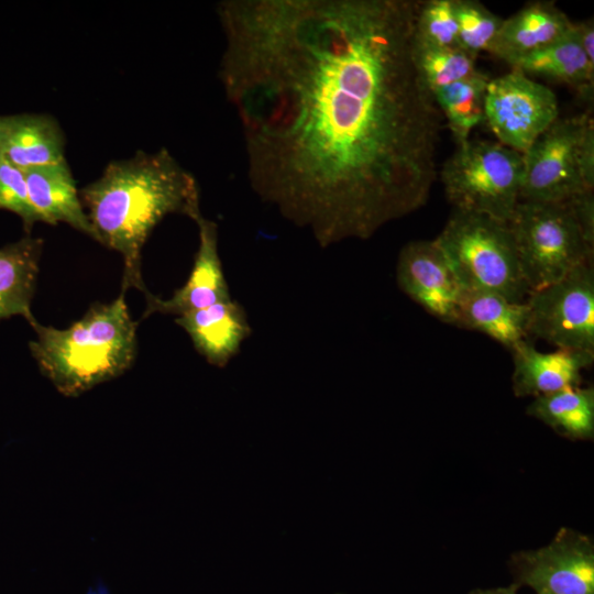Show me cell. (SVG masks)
<instances>
[{
	"label": "cell",
	"instance_id": "obj_1",
	"mask_svg": "<svg viewBox=\"0 0 594 594\" xmlns=\"http://www.w3.org/2000/svg\"><path fill=\"white\" fill-rule=\"evenodd\" d=\"M417 0H223L218 76L253 191L320 246L422 207L442 116L413 58Z\"/></svg>",
	"mask_w": 594,
	"mask_h": 594
},
{
	"label": "cell",
	"instance_id": "obj_2",
	"mask_svg": "<svg viewBox=\"0 0 594 594\" xmlns=\"http://www.w3.org/2000/svg\"><path fill=\"white\" fill-rule=\"evenodd\" d=\"M79 196L96 241L122 255L124 293L131 287L148 293L141 274V254L166 216L177 213L194 221L202 216L196 178L164 147L110 162Z\"/></svg>",
	"mask_w": 594,
	"mask_h": 594
},
{
	"label": "cell",
	"instance_id": "obj_3",
	"mask_svg": "<svg viewBox=\"0 0 594 594\" xmlns=\"http://www.w3.org/2000/svg\"><path fill=\"white\" fill-rule=\"evenodd\" d=\"M125 293L96 304L69 327L59 329L29 321L35 338L29 342L40 371L67 397H77L111 381L133 364L138 351L136 322Z\"/></svg>",
	"mask_w": 594,
	"mask_h": 594
},
{
	"label": "cell",
	"instance_id": "obj_4",
	"mask_svg": "<svg viewBox=\"0 0 594 594\" xmlns=\"http://www.w3.org/2000/svg\"><path fill=\"white\" fill-rule=\"evenodd\" d=\"M464 289L496 293L516 301L529 294L507 222L454 210L435 239Z\"/></svg>",
	"mask_w": 594,
	"mask_h": 594
},
{
	"label": "cell",
	"instance_id": "obj_5",
	"mask_svg": "<svg viewBox=\"0 0 594 594\" xmlns=\"http://www.w3.org/2000/svg\"><path fill=\"white\" fill-rule=\"evenodd\" d=\"M519 201L564 202L594 189V122L558 118L522 154Z\"/></svg>",
	"mask_w": 594,
	"mask_h": 594
},
{
	"label": "cell",
	"instance_id": "obj_6",
	"mask_svg": "<svg viewBox=\"0 0 594 594\" xmlns=\"http://www.w3.org/2000/svg\"><path fill=\"white\" fill-rule=\"evenodd\" d=\"M508 224L529 293L593 263L594 244L586 240L569 201H519Z\"/></svg>",
	"mask_w": 594,
	"mask_h": 594
},
{
	"label": "cell",
	"instance_id": "obj_7",
	"mask_svg": "<svg viewBox=\"0 0 594 594\" xmlns=\"http://www.w3.org/2000/svg\"><path fill=\"white\" fill-rule=\"evenodd\" d=\"M522 154L498 142L468 140L442 165L440 177L454 210L509 222L519 202Z\"/></svg>",
	"mask_w": 594,
	"mask_h": 594
},
{
	"label": "cell",
	"instance_id": "obj_8",
	"mask_svg": "<svg viewBox=\"0 0 594 594\" xmlns=\"http://www.w3.org/2000/svg\"><path fill=\"white\" fill-rule=\"evenodd\" d=\"M528 334L558 349L594 352V271L582 264L528 294Z\"/></svg>",
	"mask_w": 594,
	"mask_h": 594
},
{
	"label": "cell",
	"instance_id": "obj_9",
	"mask_svg": "<svg viewBox=\"0 0 594 594\" xmlns=\"http://www.w3.org/2000/svg\"><path fill=\"white\" fill-rule=\"evenodd\" d=\"M558 118L556 94L525 73L512 69L488 80L485 121L502 145L524 154Z\"/></svg>",
	"mask_w": 594,
	"mask_h": 594
},
{
	"label": "cell",
	"instance_id": "obj_10",
	"mask_svg": "<svg viewBox=\"0 0 594 594\" xmlns=\"http://www.w3.org/2000/svg\"><path fill=\"white\" fill-rule=\"evenodd\" d=\"M510 565L516 584L535 594H594L593 542L570 528H561L547 546L516 552Z\"/></svg>",
	"mask_w": 594,
	"mask_h": 594
},
{
	"label": "cell",
	"instance_id": "obj_11",
	"mask_svg": "<svg viewBox=\"0 0 594 594\" xmlns=\"http://www.w3.org/2000/svg\"><path fill=\"white\" fill-rule=\"evenodd\" d=\"M396 278L400 289L428 314L457 326L464 288L436 240L406 244L398 256Z\"/></svg>",
	"mask_w": 594,
	"mask_h": 594
},
{
	"label": "cell",
	"instance_id": "obj_12",
	"mask_svg": "<svg viewBox=\"0 0 594 594\" xmlns=\"http://www.w3.org/2000/svg\"><path fill=\"white\" fill-rule=\"evenodd\" d=\"M199 245L186 283L167 298L145 294L143 318L152 314L176 315L202 309L231 299L218 249V226L204 216L196 221Z\"/></svg>",
	"mask_w": 594,
	"mask_h": 594
},
{
	"label": "cell",
	"instance_id": "obj_13",
	"mask_svg": "<svg viewBox=\"0 0 594 594\" xmlns=\"http://www.w3.org/2000/svg\"><path fill=\"white\" fill-rule=\"evenodd\" d=\"M513 391L517 397L540 396L580 386L582 371L593 364L594 352L558 349L540 352L526 340L510 351Z\"/></svg>",
	"mask_w": 594,
	"mask_h": 594
},
{
	"label": "cell",
	"instance_id": "obj_14",
	"mask_svg": "<svg viewBox=\"0 0 594 594\" xmlns=\"http://www.w3.org/2000/svg\"><path fill=\"white\" fill-rule=\"evenodd\" d=\"M175 322L189 336L196 351L221 369L252 332L243 307L232 298L178 316Z\"/></svg>",
	"mask_w": 594,
	"mask_h": 594
},
{
	"label": "cell",
	"instance_id": "obj_15",
	"mask_svg": "<svg viewBox=\"0 0 594 594\" xmlns=\"http://www.w3.org/2000/svg\"><path fill=\"white\" fill-rule=\"evenodd\" d=\"M65 134L50 114L0 117V155L22 170L65 161Z\"/></svg>",
	"mask_w": 594,
	"mask_h": 594
},
{
	"label": "cell",
	"instance_id": "obj_16",
	"mask_svg": "<svg viewBox=\"0 0 594 594\" xmlns=\"http://www.w3.org/2000/svg\"><path fill=\"white\" fill-rule=\"evenodd\" d=\"M573 25L553 2H531L503 20L490 53L512 65L566 36Z\"/></svg>",
	"mask_w": 594,
	"mask_h": 594
},
{
	"label": "cell",
	"instance_id": "obj_17",
	"mask_svg": "<svg viewBox=\"0 0 594 594\" xmlns=\"http://www.w3.org/2000/svg\"><path fill=\"white\" fill-rule=\"evenodd\" d=\"M23 172L30 201L41 222L66 223L96 240L66 160Z\"/></svg>",
	"mask_w": 594,
	"mask_h": 594
},
{
	"label": "cell",
	"instance_id": "obj_18",
	"mask_svg": "<svg viewBox=\"0 0 594 594\" xmlns=\"http://www.w3.org/2000/svg\"><path fill=\"white\" fill-rule=\"evenodd\" d=\"M528 319L526 300L516 302L496 293L464 289L457 326L484 333L512 351L525 341Z\"/></svg>",
	"mask_w": 594,
	"mask_h": 594
},
{
	"label": "cell",
	"instance_id": "obj_19",
	"mask_svg": "<svg viewBox=\"0 0 594 594\" xmlns=\"http://www.w3.org/2000/svg\"><path fill=\"white\" fill-rule=\"evenodd\" d=\"M43 241L25 237L0 249V319H35L31 305L35 292Z\"/></svg>",
	"mask_w": 594,
	"mask_h": 594
},
{
	"label": "cell",
	"instance_id": "obj_20",
	"mask_svg": "<svg viewBox=\"0 0 594 594\" xmlns=\"http://www.w3.org/2000/svg\"><path fill=\"white\" fill-rule=\"evenodd\" d=\"M526 75H540L570 85L585 97H592L594 63L580 46L573 30L561 40L528 54L510 65Z\"/></svg>",
	"mask_w": 594,
	"mask_h": 594
},
{
	"label": "cell",
	"instance_id": "obj_21",
	"mask_svg": "<svg viewBox=\"0 0 594 594\" xmlns=\"http://www.w3.org/2000/svg\"><path fill=\"white\" fill-rule=\"evenodd\" d=\"M527 414L566 438L590 440L594 436V389L574 386L537 396Z\"/></svg>",
	"mask_w": 594,
	"mask_h": 594
},
{
	"label": "cell",
	"instance_id": "obj_22",
	"mask_svg": "<svg viewBox=\"0 0 594 594\" xmlns=\"http://www.w3.org/2000/svg\"><path fill=\"white\" fill-rule=\"evenodd\" d=\"M490 78L480 70L474 75L441 87L433 100L446 118L457 144L469 140L471 131L485 121V92Z\"/></svg>",
	"mask_w": 594,
	"mask_h": 594
},
{
	"label": "cell",
	"instance_id": "obj_23",
	"mask_svg": "<svg viewBox=\"0 0 594 594\" xmlns=\"http://www.w3.org/2000/svg\"><path fill=\"white\" fill-rule=\"evenodd\" d=\"M413 58L421 82L431 94L479 72L475 58L460 47H425L414 44Z\"/></svg>",
	"mask_w": 594,
	"mask_h": 594
},
{
	"label": "cell",
	"instance_id": "obj_24",
	"mask_svg": "<svg viewBox=\"0 0 594 594\" xmlns=\"http://www.w3.org/2000/svg\"><path fill=\"white\" fill-rule=\"evenodd\" d=\"M459 46L472 57L490 52L503 19L475 0H453Z\"/></svg>",
	"mask_w": 594,
	"mask_h": 594
},
{
	"label": "cell",
	"instance_id": "obj_25",
	"mask_svg": "<svg viewBox=\"0 0 594 594\" xmlns=\"http://www.w3.org/2000/svg\"><path fill=\"white\" fill-rule=\"evenodd\" d=\"M414 44L425 47H460L453 0L418 1Z\"/></svg>",
	"mask_w": 594,
	"mask_h": 594
},
{
	"label": "cell",
	"instance_id": "obj_26",
	"mask_svg": "<svg viewBox=\"0 0 594 594\" xmlns=\"http://www.w3.org/2000/svg\"><path fill=\"white\" fill-rule=\"evenodd\" d=\"M0 208L18 215L26 229L41 222L32 206L24 172L0 155Z\"/></svg>",
	"mask_w": 594,
	"mask_h": 594
},
{
	"label": "cell",
	"instance_id": "obj_27",
	"mask_svg": "<svg viewBox=\"0 0 594 594\" xmlns=\"http://www.w3.org/2000/svg\"><path fill=\"white\" fill-rule=\"evenodd\" d=\"M569 201L574 217L582 229L586 240L594 244V195L586 190L575 195Z\"/></svg>",
	"mask_w": 594,
	"mask_h": 594
},
{
	"label": "cell",
	"instance_id": "obj_28",
	"mask_svg": "<svg viewBox=\"0 0 594 594\" xmlns=\"http://www.w3.org/2000/svg\"><path fill=\"white\" fill-rule=\"evenodd\" d=\"M574 34L587 58L594 63V23L593 20L574 22Z\"/></svg>",
	"mask_w": 594,
	"mask_h": 594
},
{
	"label": "cell",
	"instance_id": "obj_29",
	"mask_svg": "<svg viewBox=\"0 0 594 594\" xmlns=\"http://www.w3.org/2000/svg\"><path fill=\"white\" fill-rule=\"evenodd\" d=\"M518 585L512 584L509 586L504 587H494V588H477L473 590L469 594H518L517 593Z\"/></svg>",
	"mask_w": 594,
	"mask_h": 594
}]
</instances>
